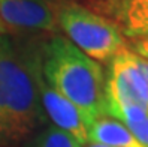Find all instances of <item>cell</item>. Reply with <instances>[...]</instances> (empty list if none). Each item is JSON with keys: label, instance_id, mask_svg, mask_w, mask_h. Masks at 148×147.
I'll return each mask as SVG.
<instances>
[{"label": "cell", "instance_id": "5bb4252c", "mask_svg": "<svg viewBox=\"0 0 148 147\" xmlns=\"http://www.w3.org/2000/svg\"><path fill=\"white\" fill-rule=\"evenodd\" d=\"M8 30H6V27L3 26V23H2V20H0V33H6Z\"/></svg>", "mask_w": 148, "mask_h": 147}, {"label": "cell", "instance_id": "5b68a950", "mask_svg": "<svg viewBox=\"0 0 148 147\" xmlns=\"http://www.w3.org/2000/svg\"><path fill=\"white\" fill-rule=\"evenodd\" d=\"M38 87L40 105L47 116V120H51V125L72 135L82 146L88 143V128L93 120L87 117L75 104L66 99L63 95L49 87L43 80L40 69L38 75Z\"/></svg>", "mask_w": 148, "mask_h": 147}, {"label": "cell", "instance_id": "3957f363", "mask_svg": "<svg viewBox=\"0 0 148 147\" xmlns=\"http://www.w3.org/2000/svg\"><path fill=\"white\" fill-rule=\"evenodd\" d=\"M58 30L64 38L96 62H108L126 48V41L115 23L75 2L56 5Z\"/></svg>", "mask_w": 148, "mask_h": 147}, {"label": "cell", "instance_id": "30bf717a", "mask_svg": "<svg viewBox=\"0 0 148 147\" xmlns=\"http://www.w3.org/2000/svg\"><path fill=\"white\" fill-rule=\"evenodd\" d=\"M23 147H82V144L67 132L47 123L25 138Z\"/></svg>", "mask_w": 148, "mask_h": 147}, {"label": "cell", "instance_id": "4fadbf2b", "mask_svg": "<svg viewBox=\"0 0 148 147\" xmlns=\"http://www.w3.org/2000/svg\"><path fill=\"white\" fill-rule=\"evenodd\" d=\"M82 147H109V146H102V144H93V143H87V146Z\"/></svg>", "mask_w": 148, "mask_h": 147}, {"label": "cell", "instance_id": "ba28073f", "mask_svg": "<svg viewBox=\"0 0 148 147\" xmlns=\"http://www.w3.org/2000/svg\"><path fill=\"white\" fill-rule=\"evenodd\" d=\"M88 143L109 147H144L120 120L103 116L88 128Z\"/></svg>", "mask_w": 148, "mask_h": 147}, {"label": "cell", "instance_id": "9a60e30c", "mask_svg": "<svg viewBox=\"0 0 148 147\" xmlns=\"http://www.w3.org/2000/svg\"><path fill=\"white\" fill-rule=\"evenodd\" d=\"M105 2H112V3H115V2H118V0H105Z\"/></svg>", "mask_w": 148, "mask_h": 147}, {"label": "cell", "instance_id": "52a82bcc", "mask_svg": "<svg viewBox=\"0 0 148 147\" xmlns=\"http://www.w3.org/2000/svg\"><path fill=\"white\" fill-rule=\"evenodd\" d=\"M114 5L123 36L133 41L148 36V0H118Z\"/></svg>", "mask_w": 148, "mask_h": 147}, {"label": "cell", "instance_id": "9c48e42d", "mask_svg": "<svg viewBox=\"0 0 148 147\" xmlns=\"http://www.w3.org/2000/svg\"><path fill=\"white\" fill-rule=\"evenodd\" d=\"M106 116L120 120L144 147H148V108L135 104L106 107Z\"/></svg>", "mask_w": 148, "mask_h": 147}, {"label": "cell", "instance_id": "7c38bea8", "mask_svg": "<svg viewBox=\"0 0 148 147\" xmlns=\"http://www.w3.org/2000/svg\"><path fill=\"white\" fill-rule=\"evenodd\" d=\"M141 68H142V72L145 77V81H147V89H148V60L141 57Z\"/></svg>", "mask_w": 148, "mask_h": 147}, {"label": "cell", "instance_id": "6da1fadb", "mask_svg": "<svg viewBox=\"0 0 148 147\" xmlns=\"http://www.w3.org/2000/svg\"><path fill=\"white\" fill-rule=\"evenodd\" d=\"M39 69V51L20 47L0 33V141L25 140L47 125L38 87Z\"/></svg>", "mask_w": 148, "mask_h": 147}, {"label": "cell", "instance_id": "8fae6325", "mask_svg": "<svg viewBox=\"0 0 148 147\" xmlns=\"http://www.w3.org/2000/svg\"><path fill=\"white\" fill-rule=\"evenodd\" d=\"M138 56H141L142 59L148 60V36L142 38V39H138L133 42V50Z\"/></svg>", "mask_w": 148, "mask_h": 147}, {"label": "cell", "instance_id": "277c9868", "mask_svg": "<svg viewBox=\"0 0 148 147\" xmlns=\"http://www.w3.org/2000/svg\"><path fill=\"white\" fill-rule=\"evenodd\" d=\"M109 62V71L105 77L106 107L135 104L148 108V89L141 68V56L124 48Z\"/></svg>", "mask_w": 148, "mask_h": 147}, {"label": "cell", "instance_id": "8992f818", "mask_svg": "<svg viewBox=\"0 0 148 147\" xmlns=\"http://www.w3.org/2000/svg\"><path fill=\"white\" fill-rule=\"evenodd\" d=\"M0 20L6 30L58 32L56 5L49 0H0Z\"/></svg>", "mask_w": 148, "mask_h": 147}, {"label": "cell", "instance_id": "7a4b0ae2", "mask_svg": "<svg viewBox=\"0 0 148 147\" xmlns=\"http://www.w3.org/2000/svg\"><path fill=\"white\" fill-rule=\"evenodd\" d=\"M40 72L45 83L96 120L106 116L105 72L99 62L60 35L49 38L39 50Z\"/></svg>", "mask_w": 148, "mask_h": 147}]
</instances>
